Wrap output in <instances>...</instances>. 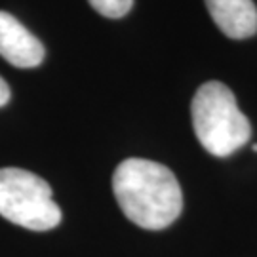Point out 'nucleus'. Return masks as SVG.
I'll return each mask as SVG.
<instances>
[{"instance_id":"1","label":"nucleus","mask_w":257,"mask_h":257,"mask_svg":"<svg viewBox=\"0 0 257 257\" xmlns=\"http://www.w3.org/2000/svg\"><path fill=\"white\" fill-rule=\"evenodd\" d=\"M112 191L124 215L141 229H166L183 210L177 177L170 168L153 160H122L112 174Z\"/></svg>"},{"instance_id":"2","label":"nucleus","mask_w":257,"mask_h":257,"mask_svg":"<svg viewBox=\"0 0 257 257\" xmlns=\"http://www.w3.org/2000/svg\"><path fill=\"white\" fill-rule=\"evenodd\" d=\"M191 116L200 145L213 156H230L251 138L249 120L238 109L234 93L223 82L211 80L196 90Z\"/></svg>"},{"instance_id":"3","label":"nucleus","mask_w":257,"mask_h":257,"mask_svg":"<svg viewBox=\"0 0 257 257\" xmlns=\"http://www.w3.org/2000/svg\"><path fill=\"white\" fill-rule=\"evenodd\" d=\"M0 215L29 230H50L61 221L52 187L21 168L0 170Z\"/></svg>"},{"instance_id":"4","label":"nucleus","mask_w":257,"mask_h":257,"mask_svg":"<svg viewBox=\"0 0 257 257\" xmlns=\"http://www.w3.org/2000/svg\"><path fill=\"white\" fill-rule=\"evenodd\" d=\"M0 55L18 69H35L44 61L46 50L21 21L0 10Z\"/></svg>"},{"instance_id":"5","label":"nucleus","mask_w":257,"mask_h":257,"mask_svg":"<svg viewBox=\"0 0 257 257\" xmlns=\"http://www.w3.org/2000/svg\"><path fill=\"white\" fill-rule=\"evenodd\" d=\"M206 6L225 37L244 40L257 33V8L253 0H206Z\"/></svg>"},{"instance_id":"6","label":"nucleus","mask_w":257,"mask_h":257,"mask_svg":"<svg viewBox=\"0 0 257 257\" xmlns=\"http://www.w3.org/2000/svg\"><path fill=\"white\" fill-rule=\"evenodd\" d=\"M88 2L99 16L110 19L124 18L134 6V0H88Z\"/></svg>"},{"instance_id":"7","label":"nucleus","mask_w":257,"mask_h":257,"mask_svg":"<svg viewBox=\"0 0 257 257\" xmlns=\"http://www.w3.org/2000/svg\"><path fill=\"white\" fill-rule=\"evenodd\" d=\"M10 95H12V93H10L8 82H6V80L0 76V107H4V105L10 101Z\"/></svg>"},{"instance_id":"8","label":"nucleus","mask_w":257,"mask_h":257,"mask_svg":"<svg viewBox=\"0 0 257 257\" xmlns=\"http://www.w3.org/2000/svg\"><path fill=\"white\" fill-rule=\"evenodd\" d=\"M253 151H255V153H257V143H255V145H253Z\"/></svg>"}]
</instances>
